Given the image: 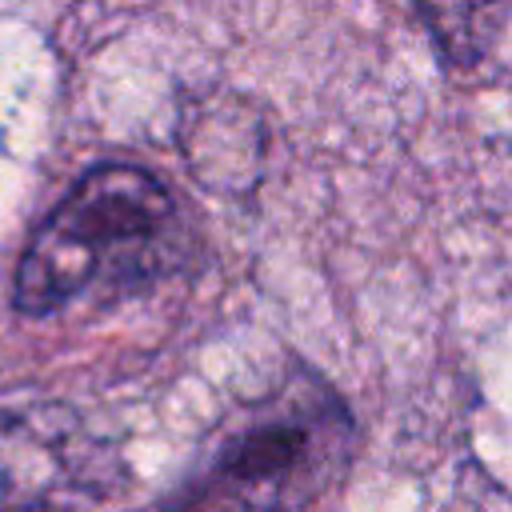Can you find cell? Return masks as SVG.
<instances>
[{
	"label": "cell",
	"instance_id": "277c9868",
	"mask_svg": "<svg viewBox=\"0 0 512 512\" xmlns=\"http://www.w3.org/2000/svg\"><path fill=\"white\" fill-rule=\"evenodd\" d=\"M416 4L440 52L460 68L484 60L512 16V0H416Z\"/></svg>",
	"mask_w": 512,
	"mask_h": 512
},
{
	"label": "cell",
	"instance_id": "3957f363",
	"mask_svg": "<svg viewBox=\"0 0 512 512\" xmlns=\"http://www.w3.org/2000/svg\"><path fill=\"white\" fill-rule=\"evenodd\" d=\"M120 484V452L76 408H0V512H76L108 500Z\"/></svg>",
	"mask_w": 512,
	"mask_h": 512
},
{
	"label": "cell",
	"instance_id": "7a4b0ae2",
	"mask_svg": "<svg viewBox=\"0 0 512 512\" xmlns=\"http://www.w3.org/2000/svg\"><path fill=\"white\" fill-rule=\"evenodd\" d=\"M176 224L172 192L140 164H96L28 232L16 260L12 304L52 316L100 280L152 276Z\"/></svg>",
	"mask_w": 512,
	"mask_h": 512
},
{
	"label": "cell",
	"instance_id": "6da1fadb",
	"mask_svg": "<svg viewBox=\"0 0 512 512\" xmlns=\"http://www.w3.org/2000/svg\"><path fill=\"white\" fill-rule=\"evenodd\" d=\"M352 444L344 400L296 372L216 436L200 476L160 512H304L348 468Z\"/></svg>",
	"mask_w": 512,
	"mask_h": 512
}]
</instances>
